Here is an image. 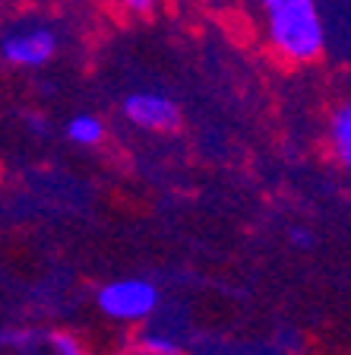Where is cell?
<instances>
[{
    "label": "cell",
    "instance_id": "30bf717a",
    "mask_svg": "<svg viewBox=\"0 0 351 355\" xmlns=\"http://www.w3.org/2000/svg\"><path fill=\"white\" fill-rule=\"evenodd\" d=\"M294 241H298V244H304V248H307V244H310V238H307V235H300V232H298V235H294Z\"/></svg>",
    "mask_w": 351,
    "mask_h": 355
},
{
    "label": "cell",
    "instance_id": "ba28073f",
    "mask_svg": "<svg viewBox=\"0 0 351 355\" xmlns=\"http://www.w3.org/2000/svg\"><path fill=\"white\" fill-rule=\"evenodd\" d=\"M54 346H57L60 355H82L80 343H76L73 336H54Z\"/></svg>",
    "mask_w": 351,
    "mask_h": 355
},
{
    "label": "cell",
    "instance_id": "7a4b0ae2",
    "mask_svg": "<svg viewBox=\"0 0 351 355\" xmlns=\"http://www.w3.org/2000/svg\"><path fill=\"white\" fill-rule=\"evenodd\" d=\"M54 54H57V32L44 22H26L0 35V60L19 70L51 64Z\"/></svg>",
    "mask_w": 351,
    "mask_h": 355
},
{
    "label": "cell",
    "instance_id": "8992f818",
    "mask_svg": "<svg viewBox=\"0 0 351 355\" xmlns=\"http://www.w3.org/2000/svg\"><path fill=\"white\" fill-rule=\"evenodd\" d=\"M66 137L80 146H96L105 137V124L96 118V114H76L70 124H66Z\"/></svg>",
    "mask_w": 351,
    "mask_h": 355
},
{
    "label": "cell",
    "instance_id": "3957f363",
    "mask_svg": "<svg viewBox=\"0 0 351 355\" xmlns=\"http://www.w3.org/2000/svg\"><path fill=\"white\" fill-rule=\"evenodd\" d=\"M155 302H159L155 288L143 279H120L98 292V308L108 318H120V320L143 318V314H149L155 308Z\"/></svg>",
    "mask_w": 351,
    "mask_h": 355
},
{
    "label": "cell",
    "instance_id": "9c48e42d",
    "mask_svg": "<svg viewBox=\"0 0 351 355\" xmlns=\"http://www.w3.org/2000/svg\"><path fill=\"white\" fill-rule=\"evenodd\" d=\"M159 0H120V7L130 10V13H152Z\"/></svg>",
    "mask_w": 351,
    "mask_h": 355
},
{
    "label": "cell",
    "instance_id": "5b68a950",
    "mask_svg": "<svg viewBox=\"0 0 351 355\" xmlns=\"http://www.w3.org/2000/svg\"><path fill=\"white\" fill-rule=\"evenodd\" d=\"M330 143L336 149L339 162L348 165L351 162V108L348 105H339L330 118Z\"/></svg>",
    "mask_w": 351,
    "mask_h": 355
},
{
    "label": "cell",
    "instance_id": "6da1fadb",
    "mask_svg": "<svg viewBox=\"0 0 351 355\" xmlns=\"http://www.w3.org/2000/svg\"><path fill=\"white\" fill-rule=\"evenodd\" d=\"M263 10L266 38L288 64H314L326 51V22L316 0H256Z\"/></svg>",
    "mask_w": 351,
    "mask_h": 355
},
{
    "label": "cell",
    "instance_id": "52a82bcc",
    "mask_svg": "<svg viewBox=\"0 0 351 355\" xmlns=\"http://www.w3.org/2000/svg\"><path fill=\"white\" fill-rule=\"evenodd\" d=\"M143 346H146V352H152V355H181L177 346H171L168 340H159V336H149Z\"/></svg>",
    "mask_w": 351,
    "mask_h": 355
},
{
    "label": "cell",
    "instance_id": "277c9868",
    "mask_svg": "<svg viewBox=\"0 0 351 355\" xmlns=\"http://www.w3.org/2000/svg\"><path fill=\"white\" fill-rule=\"evenodd\" d=\"M124 114L130 124L152 133H171L181 124V108L174 98L159 92H130L124 98Z\"/></svg>",
    "mask_w": 351,
    "mask_h": 355
}]
</instances>
